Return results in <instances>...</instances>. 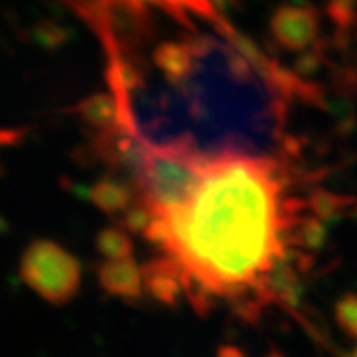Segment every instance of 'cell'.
<instances>
[{
    "instance_id": "cell-18",
    "label": "cell",
    "mask_w": 357,
    "mask_h": 357,
    "mask_svg": "<svg viewBox=\"0 0 357 357\" xmlns=\"http://www.w3.org/2000/svg\"><path fill=\"white\" fill-rule=\"evenodd\" d=\"M24 135V130H10V128H0V148L19 142Z\"/></svg>"
},
{
    "instance_id": "cell-20",
    "label": "cell",
    "mask_w": 357,
    "mask_h": 357,
    "mask_svg": "<svg viewBox=\"0 0 357 357\" xmlns=\"http://www.w3.org/2000/svg\"><path fill=\"white\" fill-rule=\"evenodd\" d=\"M352 356H354V357H357V347L354 348V350H352Z\"/></svg>"
},
{
    "instance_id": "cell-4",
    "label": "cell",
    "mask_w": 357,
    "mask_h": 357,
    "mask_svg": "<svg viewBox=\"0 0 357 357\" xmlns=\"http://www.w3.org/2000/svg\"><path fill=\"white\" fill-rule=\"evenodd\" d=\"M321 13L314 6H279L270 17V35L284 52H303L319 43Z\"/></svg>"
},
{
    "instance_id": "cell-16",
    "label": "cell",
    "mask_w": 357,
    "mask_h": 357,
    "mask_svg": "<svg viewBox=\"0 0 357 357\" xmlns=\"http://www.w3.org/2000/svg\"><path fill=\"white\" fill-rule=\"evenodd\" d=\"M335 323L348 337L357 339V294H344L334 308Z\"/></svg>"
},
{
    "instance_id": "cell-5",
    "label": "cell",
    "mask_w": 357,
    "mask_h": 357,
    "mask_svg": "<svg viewBox=\"0 0 357 357\" xmlns=\"http://www.w3.org/2000/svg\"><path fill=\"white\" fill-rule=\"evenodd\" d=\"M142 281L144 291H148L151 299L166 306H175L184 294V273L183 266L169 254L146 261L142 264Z\"/></svg>"
},
{
    "instance_id": "cell-10",
    "label": "cell",
    "mask_w": 357,
    "mask_h": 357,
    "mask_svg": "<svg viewBox=\"0 0 357 357\" xmlns=\"http://www.w3.org/2000/svg\"><path fill=\"white\" fill-rule=\"evenodd\" d=\"M88 197L91 204L106 215H117L135 201V192L121 181L104 177L89 188Z\"/></svg>"
},
{
    "instance_id": "cell-1",
    "label": "cell",
    "mask_w": 357,
    "mask_h": 357,
    "mask_svg": "<svg viewBox=\"0 0 357 357\" xmlns=\"http://www.w3.org/2000/svg\"><path fill=\"white\" fill-rule=\"evenodd\" d=\"M281 192L275 162L225 153L210 160L183 208L162 213L172 231L165 252L183 266L184 294L199 314L210 310V296L237 299L254 291L284 254L296 213Z\"/></svg>"
},
{
    "instance_id": "cell-7",
    "label": "cell",
    "mask_w": 357,
    "mask_h": 357,
    "mask_svg": "<svg viewBox=\"0 0 357 357\" xmlns=\"http://www.w3.org/2000/svg\"><path fill=\"white\" fill-rule=\"evenodd\" d=\"M199 43L193 38L186 40H165L157 44L151 53L153 66L166 77L169 82H181L193 70V61L197 55Z\"/></svg>"
},
{
    "instance_id": "cell-8",
    "label": "cell",
    "mask_w": 357,
    "mask_h": 357,
    "mask_svg": "<svg viewBox=\"0 0 357 357\" xmlns=\"http://www.w3.org/2000/svg\"><path fill=\"white\" fill-rule=\"evenodd\" d=\"M66 113H73L79 121L89 126L95 132H108L121 126V112L115 95L108 93L89 95L86 99L79 100L75 106L66 109Z\"/></svg>"
},
{
    "instance_id": "cell-13",
    "label": "cell",
    "mask_w": 357,
    "mask_h": 357,
    "mask_svg": "<svg viewBox=\"0 0 357 357\" xmlns=\"http://www.w3.org/2000/svg\"><path fill=\"white\" fill-rule=\"evenodd\" d=\"M95 246H97V252H99L104 259L132 257L133 250H135L132 241V234H128L123 226H121V228H117V226L102 228V230L97 234Z\"/></svg>"
},
{
    "instance_id": "cell-19",
    "label": "cell",
    "mask_w": 357,
    "mask_h": 357,
    "mask_svg": "<svg viewBox=\"0 0 357 357\" xmlns=\"http://www.w3.org/2000/svg\"><path fill=\"white\" fill-rule=\"evenodd\" d=\"M217 356L221 357H245L246 354L237 347H221L217 350Z\"/></svg>"
},
{
    "instance_id": "cell-11",
    "label": "cell",
    "mask_w": 357,
    "mask_h": 357,
    "mask_svg": "<svg viewBox=\"0 0 357 357\" xmlns=\"http://www.w3.org/2000/svg\"><path fill=\"white\" fill-rule=\"evenodd\" d=\"M306 206L310 208L312 215L319 217L324 222L341 219L344 212L357 206V195H341L324 188H315L308 195Z\"/></svg>"
},
{
    "instance_id": "cell-17",
    "label": "cell",
    "mask_w": 357,
    "mask_h": 357,
    "mask_svg": "<svg viewBox=\"0 0 357 357\" xmlns=\"http://www.w3.org/2000/svg\"><path fill=\"white\" fill-rule=\"evenodd\" d=\"M324 11L335 28L352 29L357 26V0H328Z\"/></svg>"
},
{
    "instance_id": "cell-14",
    "label": "cell",
    "mask_w": 357,
    "mask_h": 357,
    "mask_svg": "<svg viewBox=\"0 0 357 357\" xmlns=\"http://www.w3.org/2000/svg\"><path fill=\"white\" fill-rule=\"evenodd\" d=\"M153 217H155L153 208H151L148 202L142 201V199H139L137 202L133 201L132 204L124 210L123 219H121V226H123L128 234L142 235L148 230V226L151 225Z\"/></svg>"
},
{
    "instance_id": "cell-6",
    "label": "cell",
    "mask_w": 357,
    "mask_h": 357,
    "mask_svg": "<svg viewBox=\"0 0 357 357\" xmlns=\"http://www.w3.org/2000/svg\"><path fill=\"white\" fill-rule=\"evenodd\" d=\"M97 279L106 294L121 299L139 301L144 296L142 268L132 257L106 259L97 266Z\"/></svg>"
},
{
    "instance_id": "cell-15",
    "label": "cell",
    "mask_w": 357,
    "mask_h": 357,
    "mask_svg": "<svg viewBox=\"0 0 357 357\" xmlns=\"http://www.w3.org/2000/svg\"><path fill=\"white\" fill-rule=\"evenodd\" d=\"M324 47H326V43L319 40L317 44L308 47V50L299 52L297 59L294 61V64H291V70L296 71L299 77H303V79H310V77H314L315 73L321 70V66H323L324 62H326Z\"/></svg>"
},
{
    "instance_id": "cell-3",
    "label": "cell",
    "mask_w": 357,
    "mask_h": 357,
    "mask_svg": "<svg viewBox=\"0 0 357 357\" xmlns=\"http://www.w3.org/2000/svg\"><path fill=\"white\" fill-rule=\"evenodd\" d=\"M19 275L40 299L64 306L79 294L82 266L75 255L55 241L35 239L20 255Z\"/></svg>"
},
{
    "instance_id": "cell-12",
    "label": "cell",
    "mask_w": 357,
    "mask_h": 357,
    "mask_svg": "<svg viewBox=\"0 0 357 357\" xmlns=\"http://www.w3.org/2000/svg\"><path fill=\"white\" fill-rule=\"evenodd\" d=\"M290 241L306 252H319L328 239V230L319 217H296L291 221Z\"/></svg>"
},
{
    "instance_id": "cell-2",
    "label": "cell",
    "mask_w": 357,
    "mask_h": 357,
    "mask_svg": "<svg viewBox=\"0 0 357 357\" xmlns=\"http://www.w3.org/2000/svg\"><path fill=\"white\" fill-rule=\"evenodd\" d=\"M210 160L188 141L148 144L142 168L135 177V192L155 213L174 212L195 195Z\"/></svg>"
},
{
    "instance_id": "cell-9",
    "label": "cell",
    "mask_w": 357,
    "mask_h": 357,
    "mask_svg": "<svg viewBox=\"0 0 357 357\" xmlns=\"http://www.w3.org/2000/svg\"><path fill=\"white\" fill-rule=\"evenodd\" d=\"M141 2H144L148 6H153V8H159L160 11L168 13L175 20L192 28L188 17L190 13L197 15L201 19L210 20L212 24H215L222 17L217 11V8L225 10V8L234 4L235 0H141Z\"/></svg>"
}]
</instances>
